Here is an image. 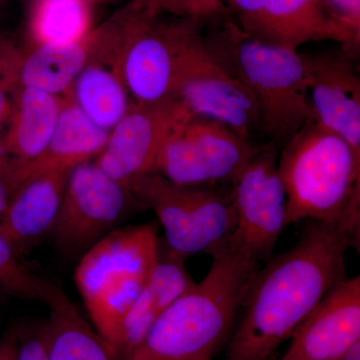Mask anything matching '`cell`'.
Instances as JSON below:
<instances>
[{
    "label": "cell",
    "mask_w": 360,
    "mask_h": 360,
    "mask_svg": "<svg viewBox=\"0 0 360 360\" xmlns=\"http://www.w3.org/2000/svg\"><path fill=\"white\" fill-rule=\"evenodd\" d=\"M125 184L144 207L155 213L168 248L184 257L210 252L236 229L231 184L182 186L155 172L135 176Z\"/></svg>",
    "instance_id": "7"
},
{
    "label": "cell",
    "mask_w": 360,
    "mask_h": 360,
    "mask_svg": "<svg viewBox=\"0 0 360 360\" xmlns=\"http://www.w3.org/2000/svg\"><path fill=\"white\" fill-rule=\"evenodd\" d=\"M7 203H8V195H7L6 187L0 181V227H1L2 220H4V213H6Z\"/></svg>",
    "instance_id": "30"
},
{
    "label": "cell",
    "mask_w": 360,
    "mask_h": 360,
    "mask_svg": "<svg viewBox=\"0 0 360 360\" xmlns=\"http://www.w3.org/2000/svg\"><path fill=\"white\" fill-rule=\"evenodd\" d=\"M153 14H169L180 18H198L208 22L229 13L221 0H131Z\"/></svg>",
    "instance_id": "25"
},
{
    "label": "cell",
    "mask_w": 360,
    "mask_h": 360,
    "mask_svg": "<svg viewBox=\"0 0 360 360\" xmlns=\"http://www.w3.org/2000/svg\"><path fill=\"white\" fill-rule=\"evenodd\" d=\"M160 245L155 224L116 229L84 253L75 269L92 326L118 352L125 319L153 274Z\"/></svg>",
    "instance_id": "5"
},
{
    "label": "cell",
    "mask_w": 360,
    "mask_h": 360,
    "mask_svg": "<svg viewBox=\"0 0 360 360\" xmlns=\"http://www.w3.org/2000/svg\"><path fill=\"white\" fill-rule=\"evenodd\" d=\"M18 360H46L41 331L18 333Z\"/></svg>",
    "instance_id": "28"
},
{
    "label": "cell",
    "mask_w": 360,
    "mask_h": 360,
    "mask_svg": "<svg viewBox=\"0 0 360 360\" xmlns=\"http://www.w3.org/2000/svg\"><path fill=\"white\" fill-rule=\"evenodd\" d=\"M56 284L37 276L21 262L13 245L0 234V288L9 295L46 304Z\"/></svg>",
    "instance_id": "24"
},
{
    "label": "cell",
    "mask_w": 360,
    "mask_h": 360,
    "mask_svg": "<svg viewBox=\"0 0 360 360\" xmlns=\"http://www.w3.org/2000/svg\"><path fill=\"white\" fill-rule=\"evenodd\" d=\"M18 331L11 329L0 340V360H18Z\"/></svg>",
    "instance_id": "29"
},
{
    "label": "cell",
    "mask_w": 360,
    "mask_h": 360,
    "mask_svg": "<svg viewBox=\"0 0 360 360\" xmlns=\"http://www.w3.org/2000/svg\"><path fill=\"white\" fill-rule=\"evenodd\" d=\"M68 96L87 118L106 131L120 122L131 98L120 72V58L108 51H94Z\"/></svg>",
    "instance_id": "20"
},
{
    "label": "cell",
    "mask_w": 360,
    "mask_h": 360,
    "mask_svg": "<svg viewBox=\"0 0 360 360\" xmlns=\"http://www.w3.org/2000/svg\"><path fill=\"white\" fill-rule=\"evenodd\" d=\"M340 360H360V341L350 348Z\"/></svg>",
    "instance_id": "31"
},
{
    "label": "cell",
    "mask_w": 360,
    "mask_h": 360,
    "mask_svg": "<svg viewBox=\"0 0 360 360\" xmlns=\"http://www.w3.org/2000/svg\"><path fill=\"white\" fill-rule=\"evenodd\" d=\"M221 1H222V2H224V4L225 0H221Z\"/></svg>",
    "instance_id": "33"
},
{
    "label": "cell",
    "mask_w": 360,
    "mask_h": 360,
    "mask_svg": "<svg viewBox=\"0 0 360 360\" xmlns=\"http://www.w3.org/2000/svg\"><path fill=\"white\" fill-rule=\"evenodd\" d=\"M359 243L335 225L310 221L295 245L253 274L225 360H269L347 277L345 255Z\"/></svg>",
    "instance_id": "1"
},
{
    "label": "cell",
    "mask_w": 360,
    "mask_h": 360,
    "mask_svg": "<svg viewBox=\"0 0 360 360\" xmlns=\"http://www.w3.org/2000/svg\"><path fill=\"white\" fill-rule=\"evenodd\" d=\"M82 1L86 2L90 6H101V4H117V2L122 1V0H82Z\"/></svg>",
    "instance_id": "32"
},
{
    "label": "cell",
    "mask_w": 360,
    "mask_h": 360,
    "mask_svg": "<svg viewBox=\"0 0 360 360\" xmlns=\"http://www.w3.org/2000/svg\"><path fill=\"white\" fill-rule=\"evenodd\" d=\"M61 105L63 97L14 85L11 112L1 141L4 186L14 172L44 153L56 129Z\"/></svg>",
    "instance_id": "16"
},
{
    "label": "cell",
    "mask_w": 360,
    "mask_h": 360,
    "mask_svg": "<svg viewBox=\"0 0 360 360\" xmlns=\"http://www.w3.org/2000/svg\"><path fill=\"white\" fill-rule=\"evenodd\" d=\"M91 7L82 0H35L28 21L34 45L84 39L92 30Z\"/></svg>",
    "instance_id": "23"
},
{
    "label": "cell",
    "mask_w": 360,
    "mask_h": 360,
    "mask_svg": "<svg viewBox=\"0 0 360 360\" xmlns=\"http://www.w3.org/2000/svg\"><path fill=\"white\" fill-rule=\"evenodd\" d=\"M134 206L144 207L127 184L111 179L94 161H87L68 174L49 234L66 255H82L112 231Z\"/></svg>",
    "instance_id": "9"
},
{
    "label": "cell",
    "mask_w": 360,
    "mask_h": 360,
    "mask_svg": "<svg viewBox=\"0 0 360 360\" xmlns=\"http://www.w3.org/2000/svg\"><path fill=\"white\" fill-rule=\"evenodd\" d=\"M206 360H212V359H206Z\"/></svg>",
    "instance_id": "34"
},
{
    "label": "cell",
    "mask_w": 360,
    "mask_h": 360,
    "mask_svg": "<svg viewBox=\"0 0 360 360\" xmlns=\"http://www.w3.org/2000/svg\"><path fill=\"white\" fill-rule=\"evenodd\" d=\"M278 156L271 142L259 146L231 184L236 224L229 238L259 264L272 257L288 226V200L279 175Z\"/></svg>",
    "instance_id": "10"
},
{
    "label": "cell",
    "mask_w": 360,
    "mask_h": 360,
    "mask_svg": "<svg viewBox=\"0 0 360 360\" xmlns=\"http://www.w3.org/2000/svg\"><path fill=\"white\" fill-rule=\"evenodd\" d=\"M176 96L193 115L219 120L246 141L253 142L259 134L257 106L250 92L212 58L205 40L189 58Z\"/></svg>",
    "instance_id": "14"
},
{
    "label": "cell",
    "mask_w": 360,
    "mask_h": 360,
    "mask_svg": "<svg viewBox=\"0 0 360 360\" xmlns=\"http://www.w3.org/2000/svg\"><path fill=\"white\" fill-rule=\"evenodd\" d=\"M203 40L212 58L250 92L259 135L278 150L314 117L300 52L251 39L231 13L208 21Z\"/></svg>",
    "instance_id": "3"
},
{
    "label": "cell",
    "mask_w": 360,
    "mask_h": 360,
    "mask_svg": "<svg viewBox=\"0 0 360 360\" xmlns=\"http://www.w3.org/2000/svg\"><path fill=\"white\" fill-rule=\"evenodd\" d=\"M286 224L335 225L359 243L360 155L340 135L309 120L279 150Z\"/></svg>",
    "instance_id": "4"
},
{
    "label": "cell",
    "mask_w": 360,
    "mask_h": 360,
    "mask_svg": "<svg viewBox=\"0 0 360 360\" xmlns=\"http://www.w3.org/2000/svg\"><path fill=\"white\" fill-rule=\"evenodd\" d=\"M191 115L177 96L156 103L131 101L94 162L111 179L124 184L151 172L165 142Z\"/></svg>",
    "instance_id": "11"
},
{
    "label": "cell",
    "mask_w": 360,
    "mask_h": 360,
    "mask_svg": "<svg viewBox=\"0 0 360 360\" xmlns=\"http://www.w3.org/2000/svg\"><path fill=\"white\" fill-rule=\"evenodd\" d=\"M70 172H45L30 175L8 193L0 234L13 245L18 255H25L51 232Z\"/></svg>",
    "instance_id": "17"
},
{
    "label": "cell",
    "mask_w": 360,
    "mask_h": 360,
    "mask_svg": "<svg viewBox=\"0 0 360 360\" xmlns=\"http://www.w3.org/2000/svg\"><path fill=\"white\" fill-rule=\"evenodd\" d=\"M110 131L96 127L68 96L63 105L49 146L37 160L14 172L6 184L7 195L30 175L45 172H68L96 160L108 143Z\"/></svg>",
    "instance_id": "18"
},
{
    "label": "cell",
    "mask_w": 360,
    "mask_h": 360,
    "mask_svg": "<svg viewBox=\"0 0 360 360\" xmlns=\"http://www.w3.org/2000/svg\"><path fill=\"white\" fill-rule=\"evenodd\" d=\"M46 305L49 321L40 329L46 360H123L85 321L63 288L56 285Z\"/></svg>",
    "instance_id": "21"
},
{
    "label": "cell",
    "mask_w": 360,
    "mask_h": 360,
    "mask_svg": "<svg viewBox=\"0 0 360 360\" xmlns=\"http://www.w3.org/2000/svg\"><path fill=\"white\" fill-rule=\"evenodd\" d=\"M91 32L77 41L37 44L30 51H18L15 85L41 90L52 96H66L89 63L94 46Z\"/></svg>",
    "instance_id": "22"
},
{
    "label": "cell",
    "mask_w": 360,
    "mask_h": 360,
    "mask_svg": "<svg viewBox=\"0 0 360 360\" xmlns=\"http://www.w3.org/2000/svg\"><path fill=\"white\" fill-rule=\"evenodd\" d=\"M232 18L251 39L297 51L311 41L333 40L356 58L345 32L328 18L321 0H225Z\"/></svg>",
    "instance_id": "12"
},
{
    "label": "cell",
    "mask_w": 360,
    "mask_h": 360,
    "mask_svg": "<svg viewBox=\"0 0 360 360\" xmlns=\"http://www.w3.org/2000/svg\"><path fill=\"white\" fill-rule=\"evenodd\" d=\"M208 255L212 264L205 278L158 316L125 360L212 359L215 348L233 326L260 264L231 238Z\"/></svg>",
    "instance_id": "2"
},
{
    "label": "cell",
    "mask_w": 360,
    "mask_h": 360,
    "mask_svg": "<svg viewBox=\"0 0 360 360\" xmlns=\"http://www.w3.org/2000/svg\"><path fill=\"white\" fill-rule=\"evenodd\" d=\"M18 49L6 40L0 41V181L4 174L1 141L9 112H11V90L15 85V63Z\"/></svg>",
    "instance_id": "26"
},
{
    "label": "cell",
    "mask_w": 360,
    "mask_h": 360,
    "mask_svg": "<svg viewBox=\"0 0 360 360\" xmlns=\"http://www.w3.org/2000/svg\"><path fill=\"white\" fill-rule=\"evenodd\" d=\"M258 148L224 123L193 115L165 142L151 172L182 186H226Z\"/></svg>",
    "instance_id": "8"
},
{
    "label": "cell",
    "mask_w": 360,
    "mask_h": 360,
    "mask_svg": "<svg viewBox=\"0 0 360 360\" xmlns=\"http://www.w3.org/2000/svg\"><path fill=\"white\" fill-rule=\"evenodd\" d=\"M333 22L347 34L354 51L360 49V0H321Z\"/></svg>",
    "instance_id": "27"
},
{
    "label": "cell",
    "mask_w": 360,
    "mask_h": 360,
    "mask_svg": "<svg viewBox=\"0 0 360 360\" xmlns=\"http://www.w3.org/2000/svg\"><path fill=\"white\" fill-rule=\"evenodd\" d=\"M314 116L360 155V78L356 58L338 49L302 54Z\"/></svg>",
    "instance_id": "13"
},
{
    "label": "cell",
    "mask_w": 360,
    "mask_h": 360,
    "mask_svg": "<svg viewBox=\"0 0 360 360\" xmlns=\"http://www.w3.org/2000/svg\"><path fill=\"white\" fill-rule=\"evenodd\" d=\"M187 257L160 245L158 262L144 290L131 307L123 326L120 354L127 359L141 345L158 316L186 291L194 281L186 269Z\"/></svg>",
    "instance_id": "19"
},
{
    "label": "cell",
    "mask_w": 360,
    "mask_h": 360,
    "mask_svg": "<svg viewBox=\"0 0 360 360\" xmlns=\"http://www.w3.org/2000/svg\"><path fill=\"white\" fill-rule=\"evenodd\" d=\"M131 2L120 53V72L130 98L156 103L176 96L187 63L203 42L207 22L149 13Z\"/></svg>",
    "instance_id": "6"
},
{
    "label": "cell",
    "mask_w": 360,
    "mask_h": 360,
    "mask_svg": "<svg viewBox=\"0 0 360 360\" xmlns=\"http://www.w3.org/2000/svg\"><path fill=\"white\" fill-rule=\"evenodd\" d=\"M290 338L279 360H340L359 342V276L331 288Z\"/></svg>",
    "instance_id": "15"
}]
</instances>
